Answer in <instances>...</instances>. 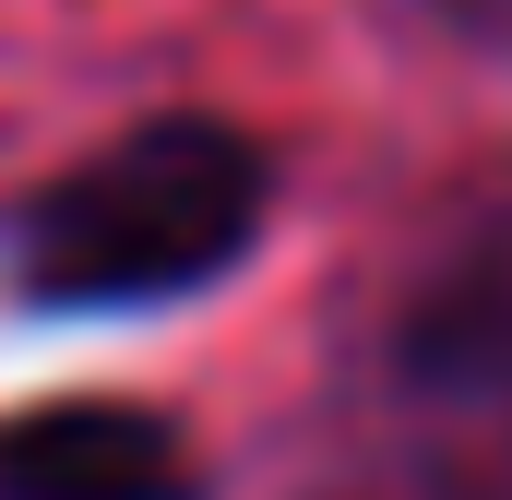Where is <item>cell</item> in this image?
Returning <instances> with one entry per match:
<instances>
[{"mask_svg":"<svg viewBox=\"0 0 512 500\" xmlns=\"http://www.w3.org/2000/svg\"><path fill=\"white\" fill-rule=\"evenodd\" d=\"M0 500H203V465L143 405H36L0 429Z\"/></svg>","mask_w":512,"mask_h":500,"instance_id":"2","label":"cell"},{"mask_svg":"<svg viewBox=\"0 0 512 500\" xmlns=\"http://www.w3.org/2000/svg\"><path fill=\"white\" fill-rule=\"evenodd\" d=\"M441 24H512V0H429Z\"/></svg>","mask_w":512,"mask_h":500,"instance_id":"3","label":"cell"},{"mask_svg":"<svg viewBox=\"0 0 512 500\" xmlns=\"http://www.w3.org/2000/svg\"><path fill=\"white\" fill-rule=\"evenodd\" d=\"M262 143L203 108L96 143L84 167H60L48 191H24V215L0 227V274L36 310H155L215 286L262 239Z\"/></svg>","mask_w":512,"mask_h":500,"instance_id":"1","label":"cell"}]
</instances>
